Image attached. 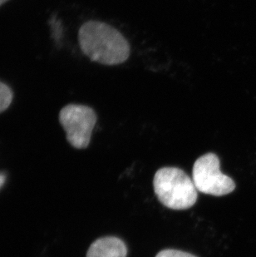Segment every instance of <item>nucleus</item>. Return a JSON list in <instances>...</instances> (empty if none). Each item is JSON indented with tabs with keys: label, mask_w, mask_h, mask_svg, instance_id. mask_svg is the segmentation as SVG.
<instances>
[{
	"label": "nucleus",
	"mask_w": 256,
	"mask_h": 257,
	"mask_svg": "<svg viewBox=\"0 0 256 257\" xmlns=\"http://www.w3.org/2000/svg\"><path fill=\"white\" fill-rule=\"evenodd\" d=\"M156 257H196V255L178 250L167 249L160 251Z\"/></svg>",
	"instance_id": "nucleus-7"
},
{
	"label": "nucleus",
	"mask_w": 256,
	"mask_h": 257,
	"mask_svg": "<svg viewBox=\"0 0 256 257\" xmlns=\"http://www.w3.org/2000/svg\"><path fill=\"white\" fill-rule=\"evenodd\" d=\"M125 243L115 236H106L95 240L90 245L86 257H126Z\"/></svg>",
	"instance_id": "nucleus-5"
},
{
	"label": "nucleus",
	"mask_w": 256,
	"mask_h": 257,
	"mask_svg": "<svg viewBox=\"0 0 256 257\" xmlns=\"http://www.w3.org/2000/svg\"><path fill=\"white\" fill-rule=\"evenodd\" d=\"M59 121L73 148L84 149L91 141L92 131L97 123L94 110L85 105L69 104L59 113Z\"/></svg>",
	"instance_id": "nucleus-4"
},
{
	"label": "nucleus",
	"mask_w": 256,
	"mask_h": 257,
	"mask_svg": "<svg viewBox=\"0 0 256 257\" xmlns=\"http://www.w3.org/2000/svg\"><path fill=\"white\" fill-rule=\"evenodd\" d=\"M78 42L86 56L104 65L121 64L130 55V46L123 35L105 23H85L78 32Z\"/></svg>",
	"instance_id": "nucleus-1"
},
{
	"label": "nucleus",
	"mask_w": 256,
	"mask_h": 257,
	"mask_svg": "<svg viewBox=\"0 0 256 257\" xmlns=\"http://www.w3.org/2000/svg\"><path fill=\"white\" fill-rule=\"evenodd\" d=\"M220 159L215 153H206L196 161L192 180L198 192L222 197L234 191L235 183L230 177L220 172Z\"/></svg>",
	"instance_id": "nucleus-3"
},
{
	"label": "nucleus",
	"mask_w": 256,
	"mask_h": 257,
	"mask_svg": "<svg viewBox=\"0 0 256 257\" xmlns=\"http://www.w3.org/2000/svg\"><path fill=\"white\" fill-rule=\"evenodd\" d=\"M13 97L14 94L10 87L0 82V113L9 108L12 102Z\"/></svg>",
	"instance_id": "nucleus-6"
},
{
	"label": "nucleus",
	"mask_w": 256,
	"mask_h": 257,
	"mask_svg": "<svg viewBox=\"0 0 256 257\" xmlns=\"http://www.w3.org/2000/svg\"><path fill=\"white\" fill-rule=\"evenodd\" d=\"M153 187L161 203L172 210L191 208L198 197L193 180L180 168L159 169L155 174Z\"/></svg>",
	"instance_id": "nucleus-2"
},
{
	"label": "nucleus",
	"mask_w": 256,
	"mask_h": 257,
	"mask_svg": "<svg viewBox=\"0 0 256 257\" xmlns=\"http://www.w3.org/2000/svg\"><path fill=\"white\" fill-rule=\"evenodd\" d=\"M8 0H0V6L3 5V4H5V2H7Z\"/></svg>",
	"instance_id": "nucleus-8"
}]
</instances>
